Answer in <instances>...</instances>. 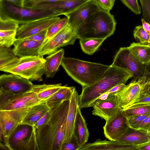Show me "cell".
<instances>
[{"label":"cell","instance_id":"obj_1","mask_svg":"<svg viewBox=\"0 0 150 150\" xmlns=\"http://www.w3.org/2000/svg\"><path fill=\"white\" fill-rule=\"evenodd\" d=\"M70 100L63 101L51 108L52 113L50 120L40 128L36 129L39 150H62Z\"/></svg>","mask_w":150,"mask_h":150},{"label":"cell","instance_id":"obj_2","mask_svg":"<svg viewBox=\"0 0 150 150\" xmlns=\"http://www.w3.org/2000/svg\"><path fill=\"white\" fill-rule=\"evenodd\" d=\"M132 77L128 71L110 65L97 81L90 86L82 87L81 93L79 95V107L81 109L91 107L101 94L117 85L125 84Z\"/></svg>","mask_w":150,"mask_h":150},{"label":"cell","instance_id":"obj_3","mask_svg":"<svg viewBox=\"0 0 150 150\" xmlns=\"http://www.w3.org/2000/svg\"><path fill=\"white\" fill-rule=\"evenodd\" d=\"M61 65L67 74L82 87L95 83L110 67V65L64 57Z\"/></svg>","mask_w":150,"mask_h":150},{"label":"cell","instance_id":"obj_4","mask_svg":"<svg viewBox=\"0 0 150 150\" xmlns=\"http://www.w3.org/2000/svg\"><path fill=\"white\" fill-rule=\"evenodd\" d=\"M116 22L110 12L98 9L79 28L78 39L96 38L106 39L115 31Z\"/></svg>","mask_w":150,"mask_h":150},{"label":"cell","instance_id":"obj_5","mask_svg":"<svg viewBox=\"0 0 150 150\" xmlns=\"http://www.w3.org/2000/svg\"><path fill=\"white\" fill-rule=\"evenodd\" d=\"M61 15L50 9L20 6L6 1L0 0V19L12 20L19 24Z\"/></svg>","mask_w":150,"mask_h":150},{"label":"cell","instance_id":"obj_6","mask_svg":"<svg viewBox=\"0 0 150 150\" xmlns=\"http://www.w3.org/2000/svg\"><path fill=\"white\" fill-rule=\"evenodd\" d=\"M45 59L40 56L20 58L5 72L19 75L31 81H41L45 73Z\"/></svg>","mask_w":150,"mask_h":150},{"label":"cell","instance_id":"obj_7","mask_svg":"<svg viewBox=\"0 0 150 150\" xmlns=\"http://www.w3.org/2000/svg\"><path fill=\"white\" fill-rule=\"evenodd\" d=\"M36 130L34 126L20 125L8 140V150H39Z\"/></svg>","mask_w":150,"mask_h":150},{"label":"cell","instance_id":"obj_8","mask_svg":"<svg viewBox=\"0 0 150 150\" xmlns=\"http://www.w3.org/2000/svg\"><path fill=\"white\" fill-rule=\"evenodd\" d=\"M111 66L128 71L133 76L132 81H137L144 77L145 66L132 54L128 47L120 48L115 55Z\"/></svg>","mask_w":150,"mask_h":150},{"label":"cell","instance_id":"obj_9","mask_svg":"<svg viewBox=\"0 0 150 150\" xmlns=\"http://www.w3.org/2000/svg\"><path fill=\"white\" fill-rule=\"evenodd\" d=\"M30 108L0 110V141L8 149L9 137L21 124Z\"/></svg>","mask_w":150,"mask_h":150},{"label":"cell","instance_id":"obj_10","mask_svg":"<svg viewBox=\"0 0 150 150\" xmlns=\"http://www.w3.org/2000/svg\"><path fill=\"white\" fill-rule=\"evenodd\" d=\"M51 84L33 85L28 91L15 94L6 102L0 105V110H9L18 108H30L43 102L38 96V94Z\"/></svg>","mask_w":150,"mask_h":150},{"label":"cell","instance_id":"obj_11","mask_svg":"<svg viewBox=\"0 0 150 150\" xmlns=\"http://www.w3.org/2000/svg\"><path fill=\"white\" fill-rule=\"evenodd\" d=\"M77 39L76 31L67 24L53 37L44 42L39 51L40 56L49 55L61 47L73 45Z\"/></svg>","mask_w":150,"mask_h":150},{"label":"cell","instance_id":"obj_12","mask_svg":"<svg viewBox=\"0 0 150 150\" xmlns=\"http://www.w3.org/2000/svg\"><path fill=\"white\" fill-rule=\"evenodd\" d=\"M129 127L127 116L123 110L120 109L106 121L103 127L104 134L109 140L116 141L126 132Z\"/></svg>","mask_w":150,"mask_h":150},{"label":"cell","instance_id":"obj_13","mask_svg":"<svg viewBox=\"0 0 150 150\" xmlns=\"http://www.w3.org/2000/svg\"><path fill=\"white\" fill-rule=\"evenodd\" d=\"M146 79L144 76L137 81H131L122 90L115 94L121 109H124L138 98Z\"/></svg>","mask_w":150,"mask_h":150},{"label":"cell","instance_id":"obj_14","mask_svg":"<svg viewBox=\"0 0 150 150\" xmlns=\"http://www.w3.org/2000/svg\"><path fill=\"white\" fill-rule=\"evenodd\" d=\"M33 84L31 81L11 74L0 76V87L15 94L25 92L30 89Z\"/></svg>","mask_w":150,"mask_h":150},{"label":"cell","instance_id":"obj_15","mask_svg":"<svg viewBox=\"0 0 150 150\" xmlns=\"http://www.w3.org/2000/svg\"><path fill=\"white\" fill-rule=\"evenodd\" d=\"M60 19V18L58 16L51 17L22 24L17 30L16 38H25L47 30L53 24Z\"/></svg>","mask_w":150,"mask_h":150},{"label":"cell","instance_id":"obj_16","mask_svg":"<svg viewBox=\"0 0 150 150\" xmlns=\"http://www.w3.org/2000/svg\"><path fill=\"white\" fill-rule=\"evenodd\" d=\"M92 107L93 108L92 114L103 119L105 121L121 109L115 94H110L105 100L96 101Z\"/></svg>","mask_w":150,"mask_h":150},{"label":"cell","instance_id":"obj_17","mask_svg":"<svg viewBox=\"0 0 150 150\" xmlns=\"http://www.w3.org/2000/svg\"><path fill=\"white\" fill-rule=\"evenodd\" d=\"M98 9L97 6L90 1L73 11L65 15L67 18V24L77 32L79 28Z\"/></svg>","mask_w":150,"mask_h":150},{"label":"cell","instance_id":"obj_18","mask_svg":"<svg viewBox=\"0 0 150 150\" xmlns=\"http://www.w3.org/2000/svg\"><path fill=\"white\" fill-rule=\"evenodd\" d=\"M90 0H72L51 3H42L32 5L28 7L43 8L54 10L65 15L90 1Z\"/></svg>","mask_w":150,"mask_h":150},{"label":"cell","instance_id":"obj_19","mask_svg":"<svg viewBox=\"0 0 150 150\" xmlns=\"http://www.w3.org/2000/svg\"><path fill=\"white\" fill-rule=\"evenodd\" d=\"M44 42L16 38L12 50L15 54L20 58L40 56L39 51Z\"/></svg>","mask_w":150,"mask_h":150},{"label":"cell","instance_id":"obj_20","mask_svg":"<svg viewBox=\"0 0 150 150\" xmlns=\"http://www.w3.org/2000/svg\"><path fill=\"white\" fill-rule=\"evenodd\" d=\"M102 140L98 139L94 142L86 144L79 150H137V146L117 141Z\"/></svg>","mask_w":150,"mask_h":150},{"label":"cell","instance_id":"obj_21","mask_svg":"<svg viewBox=\"0 0 150 150\" xmlns=\"http://www.w3.org/2000/svg\"><path fill=\"white\" fill-rule=\"evenodd\" d=\"M72 137L78 144L79 150L86 144L89 137V132L86 122L79 106L77 108Z\"/></svg>","mask_w":150,"mask_h":150},{"label":"cell","instance_id":"obj_22","mask_svg":"<svg viewBox=\"0 0 150 150\" xmlns=\"http://www.w3.org/2000/svg\"><path fill=\"white\" fill-rule=\"evenodd\" d=\"M79 95L75 89L72 93L70 100L63 145L70 141L72 139L77 108L79 106Z\"/></svg>","mask_w":150,"mask_h":150},{"label":"cell","instance_id":"obj_23","mask_svg":"<svg viewBox=\"0 0 150 150\" xmlns=\"http://www.w3.org/2000/svg\"><path fill=\"white\" fill-rule=\"evenodd\" d=\"M150 140V133L142 130L128 128L126 132L116 141L126 144L137 146Z\"/></svg>","mask_w":150,"mask_h":150},{"label":"cell","instance_id":"obj_24","mask_svg":"<svg viewBox=\"0 0 150 150\" xmlns=\"http://www.w3.org/2000/svg\"><path fill=\"white\" fill-rule=\"evenodd\" d=\"M64 54V49H61L46 57L44 74L46 77L54 76L61 64Z\"/></svg>","mask_w":150,"mask_h":150},{"label":"cell","instance_id":"obj_25","mask_svg":"<svg viewBox=\"0 0 150 150\" xmlns=\"http://www.w3.org/2000/svg\"><path fill=\"white\" fill-rule=\"evenodd\" d=\"M51 109L45 102H42L32 106L21 124L34 126L39 120Z\"/></svg>","mask_w":150,"mask_h":150},{"label":"cell","instance_id":"obj_26","mask_svg":"<svg viewBox=\"0 0 150 150\" xmlns=\"http://www.w3.org/2000/svg\"><path fill=\"white\" fill-rule=\"evenodd\" d=\"M10 47L0 45V70L5 72L19 60Z\"/></svg>","mask_w":150,"mask_h":150},{"label":"cell","instance_id":"obj_27","mask_svg":"<svg viewBox=\"0 0 150 150\" xmlns=\"http://www.w3.org/2000/svg\"><path fill=\"white\" fill-rule=\"evenodd\" d=\"M75 89L73 86L66 85L62 87L51 97L45 101L50 108L58 105L63 101L70 100L73 92Z\"/></svg>","mask_w":150,"mask_h":150},{"label":"cell","instance_id":"obj_28","mask_svg":"<svg viewBox=\"0 0 150 150\" xmlns=\"http://www.w3.org/2000/svg\"><path fill=\"white\" fill-rule=\"evenodd\" d=\"M128 47L142 63L146 65L150 62V45L133 42Z\"/></svg>","mask_w":150,"mask_h":150},{"label":"cell","instance_id":"obj_29","mask_svg":"<svg viewBox=\"0 0 150 150\" xmlns=\"http://www.w3.org/2000/svg\"><path fill=\"white\" fill-rule=\"evenodd\" d=\"M79 43L82 51L90 55L93 54L106 39L104 38H89L79 39Z\"/></svg>","mask_w":150,"mask_h":150},{"label":"cell","instance_id":"obj_30","mask_svg":"<svg viewBox=\"0 0 150 150\" xmlns=\"http://www.w3.org/2000/svg\"><path fill=\"white\" fill-rule=\"evenodd\" d=\"M68 23L67 17L60 19L51 25L47 30L46 38L44 42L50 39L62 29Z\"/></svg>","mask_w":150,"mask_h":150},{"label":"cell","instance_id":"obj_31","mask_svg":"<svg viewBox=\"0 0 150 150\" xmlns=\"http://www.w3.org/2000/svg\"><path fill=\"white\" fill-rule=\"evenodd\" d=\"M133 35L135 39L138 40L140 43L150 45V35L144 30L142 25L135 27L133 31Z\"/></svg>","mask_w":150,"mask_h":150},{"label":"cell","instance_id":"obj_32","mask_svg":"<svg viewBox=\"0 0 150 150\" xmlns=\"http://www.w3.org/2000/svg\"><path fill=\"white\" fill-rule=\"evenodd\" d=\"M62 86L61 83L51 84L50 86L39 93L38 97L44 102L45 100L56 93Z\"/></svg>","mask_w":150,"mask_h":150},{"label":"cell","instance_id":"obj_33","mask_svg":"<svg viewBox=\"0 0 150 150\" xmlns=\"http://www.w3.org/2000/svg\"><path fill=\"white\" fill-rule=\"evenodd\" d=\"M122 110L127 117L142 115L150 113V105L138 106Z\"/></svg>","mask_w":150,"mask_h":150},{"label":"cell","instance_id":"obj_34","mask_svg":"<svg viewBox=\"0 0 150 150\" xmlns=\"http://www.w3.org/2000/svg\"><path fill=\"white\" fill-rule=\"evenodd\" d=\"M150 114V113L142 115H132L127 117L129 127L138 129L144 119Z\"/></svg>","mask_w":150,"mask_h":150},{"label":"cell","instance_id":"obj_35","mask_svg":"<svg viewBox=\"0 0 150 150\" xmlns=\"http://www.w3.org/2000/svg\"><path fill=\"white\" fill-rule=\"evenodd\" d=\"M96 5L98 8L107 12H110L112 9L115 0H90Z\"/></svg>","mask_w":150,"mask_h":150},{"label":"cell","instance_id":"obj_36","mask_svg":"<svg viewBox=\"0 0 150 150\" xmlns=\"http://www.w3.org/2000/svg\"><path fill=\"white\" fill-rule=\"evenodd\" d=\"M19 25L17 22L12 20L0 19V30H17Z\"/></svg>","mask_w":150,"mask_h":150},{"label":"cell","instance_id":"obj_37","mask_svg":"<svg viewBox=\"0 0 150 150\" xmlns=\"http://www.w3.org/2000/svg\"><path fill=\"white\" fill-rule=\"evenodd\" d=\"M122 3L128 8L137 14L141 13V8L138 0H121Z\"/></svg>","mask_w":150,"mask_h":150},{"label":"cell","instance_id":"obj_38","mask_svg":"<svg viewBox=\"0 0 150 150\" xmlns=\"http://www.w3.org/2000/svg\"><path fill=\"white\" fill-rule=\"evenodd\" d=\"M143 12V19L150 24V0H139Z\"/></svg>","mask_w":150,"mask_h":150},{"label":"cell","instance_id":"obj_39","mask_svg":"<svg viewBox=\"0 0 150 150\" xmlns=\"http://www.w3.org/2000/svg\"><path fill=\"white\" fill-rule=\"evenodd\" d=\"M146 105H150V95L139 96L134 102L125 109Z\"/></svg>","mask_w":150,"mask_h":150},{"label":"cell","instance_id":"obj_40","mask_svg":"<svg viewBox=\"0 0 150 150\" xmlns=\"http://www.w3.org/2000/svg\"><path fill=\"white\" fill-rule=\"evenodd\" d=\"M52 113V109L51 110L46 113L39 120L35 125L34 126L36 129L40 128L43 125L46 123L50 119Z\"/></svg>","mask_w":150,"mask_h":150},{"label":"cell","instance_id":"obj_41","mask_svg":"<svg viewBox=\"0 0 150 150\" xmlns=\"http://www.w3.org/2000/svg\"><path fill=\"white\" fill-rule=\"evenodd\" d=\"M15 94L0 88V105L6 102Z\"/></svg>","mask_w":150,"mask_h":150},{"label":"cell","instance_id":"obj_42","mask_svg":"<svg viewBox=\"0 0 150 150\" xmlns=\"http://www.w3.org/2000/svg\"><path fill=\"white\" fill-rule=\"evenodd\" d=\"M62 150H79L78 144L76 140L72 137L70 141L64 144Z\"/></svg>","mask_w":150,"mask_h":150},{"label":"cell","instance_id":"obj_43","mask_svg":"<svg viewBox=\"0 0 150 150\" xmlns=\"http://www.w3.org/2000/svg\"><path fill=\"white\" fill-rule=\"evenodd\" d=\"M47 30H45L33 35L24 39L44 42L46 37Z\"/></svg>","mask_w":150,"mask_h":150},{"label":"cell","instance_id":"obj_44","mask_svg":"<svg viewBox=\"0 0 150 150\" xmlns=\"http://www.w3.org/2000/svg\"><path fill=\"white\" fill-rule=\"evenodd\" d=\"M72 0H26L24 6L28 7L34 4L42 3H51Z\"/></svg>","mask_w":150,"mask_h":150},{"label":"cell","instance_id":"obj_45","mask_svg":"<svg viewBox=\"0 0 150 150\" xmlns=\"http://www.w3.org/2000/svg\"><path fill=\"white\" fill-rule=\"evenodd\" d=\"M149 95H150V76L146 79L143 84L138 98L141 96Z\"/></svg>","mask_w":150,"mask_h":150},{"label":"cell","instance_id":"obj_46","mask_svg":"<svg viewBox=\"0 0 150 150\" xmlns=\"http://www.w3.org/2000/svg\"><path fill=\"white\" fill-rule=\"evenodd\" d=\"M138 129L147 131H150V114L143 121Z\"/></svg>","mask_w":150,"mask_h":150},{"label":"cell","instance_id":"obj_47","mask_svg":"<svg viewBox=\"0 0 150 150\" xmlns=\"http://www.w3.org/2000/svg\"><path fill=\"white\" fill-rule=\"evenodd\" d=\"M126 86L125 83H121L114 86L108 91L110 94H115L120 91Z\"/></svg>","mask_w":150,"mask_h":150},{"label":"cell","instance_id":"obj_48","mask_svg":"<svg viewBox=\"0 0 150 150\" xmlns=\"http://www.w3.org/2000/svg\"><path fill=\"white\" fill-rule=\"evenodd\" d=\"M137 150H150V140L146 143L137 145Z\"/></svg>","mask_w":150,"mask_h":150},{"label":"cell","instance_id":"obj_49","mask_svg":"<svg viewBox=\"0 0 150 150\" xmlns=\"http://www.w3.org/2000/svg\"><path fill=\"white\" fill-rule=\"evenodd\" d=\"M142 26L144 30L150 35V24L146 21L143 18L141 19Z\"/></svg>","mask_w":150,"mask_h":150},{"label":"cell","instance_id":"obj_50","mask_svg":"<svg viewBox=\"0 0 150 150\" xmlns=\"http://www.w3.org/2000/svg\"><path fill=\"white\" fill-rule=\"evenodd\" d=\"M9 2L16 5L23 6L26 0H4Z\"/></svg>","mask_w":150,"mask_h":150},{"label":"cell","instance_id":"obj_51","mask_svg":"<svg viewBox=\"0 0 150 150\" xmlns=\"http://www.w3.org/2000/svg\"><path fill=\"white\" fill-rule=\"evenodd\" d=\"M145 70L144 76L146 79L150 76V63L145 65Z\"/></svg>","mask_w":150,"mask_h":150},{"label":"cell","instance_id":"obj_52","mask_svg":"<svg viewBox=\"0 0 150 150\" xmlns=\"http://www.w3.org/2000/svg\"><path fill=\"white\" fill-rule=\"evenodd\" d=\"M110 94L108 91L102 94L97 98L95 102L98 100H104L106 99L108 97Z\"/></svg>","mask_w":150,"mask_h":150},{"label":"cell","instance_id":"obj_53","mask_svg":"<svg viewBox=\"0 0 150 150\" xmlns=\"http://www.w3.org/2000/svg\"><path fill=\"white\" fill-rule=\"evenodd\" d=\"M149 133H150V131H148Z\"/></svg>","mask_w":150,"mask_h":150},{"label":"cell","instance_id":"obj_54","mask_svg":"<svg viewBox=\"0 0 150 150\" xmlns=\"http://www.w3.org/2000/svg\"></svg>","mask_w":150,"mask_h":150},{"label":"cell","instance_id":"obj_55","mask_svg":"<svg viewBox=\"0 0 150 150\" xmlns=\"http://www.w3.org/2000/svg\"></svg>","mask_w":150,"mask_h":150}]
</instances>
